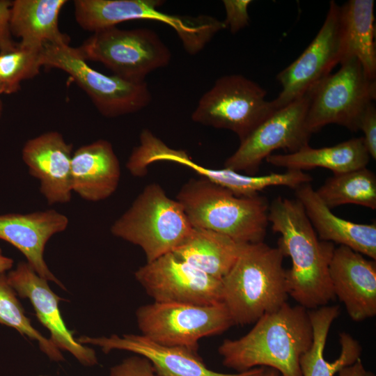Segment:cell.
I'll return each instance as SVG.
<instances>
[{"label":"cell","mask_w":376,"mask_h":376,"mask_svg":"<svg viewBox=\"0 0 376 376\" xmlns=\"http://www.w3.org/2000/svg\"><path fill=\"white\" fill-rule=\"evenodd\" d=\"M268 221L272 230L281 235L278 247L292 261L286 270L289 296L307 310L328 305L336 298L329 276L334 243L319 240L297 199H274Z\"/></svg>","instance_id":"obj_1"},{"label":"cell","mask_w":376,"mask_h":376,"mask_svg":"<svg viewBox=\"0 0 376 376\" xmlns=\"http://www.w3.org/2000/svg\"><path fill=\"white\" fill-rule=\"evenodd\" d=\"M254 324L244 336L225 339L220 344L222 364L237 373L265 367L282 376H301L299 359L313 338L308 311L286 302Z\"/></svg>","instance_id":"obj_2"},{"label":"cell","mask_w":376,"mask_h":376,"mask_svg":"<svg viewBox=\"0 0 376 376\" xmlns=\"http://www.w3.org/2000/svg\"><path fill=\"white\" fill-rule=\"evenodd\" d=\"M283 258L278 246L264 242L243 244L235 264L221 279V302L234 325L253 324L287 302Z\"/></svg>","instance_id":"obj_3"},{"label":"cell","mask_w":376,"mask_h":376,"mask_svg":"<svg viewBox=\"0 0 376 376\" xmlns=\"http://www.w3.org/2000/svg\"><path fill=\"white\" fill-rule=\"evenodd\" d=\"M176 200L194 228L224 234L241 244L264 241L269 224V203L265 196H237L229 189L201 178L185 183Z\"/></svg>","instance_id":"obj_4"},{"label":"cell","mask_w":376,"mask_h":376,"mask_svg":"<svg viewBox=\"0 0 376 376\" xmlns=\"http://www.w3.org/2000/svg\"><path fill=\"white\" fill-rule=\"evenodd\" d=\"M192 229L180 203L169 197L159 185L151 183L114 221L111 233L139 246L149 263L173 252Z\"/></svg>","instance_id":"obj_5"},{"label":"cell","mask_w":376,"mask_h":376,"mask_svg":"<svg viewBox=\"0 0 376 376\" xmlns=\"http://www.w3.org/2000/svg\"><path fill=\"white\" fill-rule=\"evenodd\" d=\"M160 0H75L74 15L85 31H97L139 19L154 20L171 26L189 54L199 52L221 30V24L208 15L196 17L169 15L159 10Z\"/></svg>","instance_id":"obj_6"},{"label":"cell","mask_w":376,"mask_h":376,"mask_svg":"<svg viewBox=\"0 0 376 376\" xmlns=\"http://www.w3.org/2000/svg\"><path fill=\"white\" fill-rule=\"evenodd\" d=\"M307 92L306 127L312 134L328 124H337L351 132L359 130L361 116L376 97V81L368 76L356 58L340 63Z\"/></svg>","instance_id":"obj_7"},{"label":"cell","mask_w":376,"mask_h":376,"mask_svg":"<svg viewBox=\"0 0 376 376\" xmlns=\"http://www.w3.org/2000/svg\"><path fill=\"white\" fill-rule=\"evenodd\" d=\"M41 63L66 72L104 117L136 113L151 102V93L146 81L134 82L100 72L87 63L77 47L70 44L44 45Z\"/></svg>","instance_id":"obj_8"},{"label":"cell","mask_w":376,"mask_h":376,"mask_svg":"<svg viewBox=\"0 0 376 376\" xmlns=\"http://www.w3.org/2000/svg\"><path fill=\"white\" fill-rule=\"evenodd\" d=\"M77 49L86 61L100 62L113 75L134 82L145 81L149 73L166 66L171 59L158 34L145 28L103 29L92 33Z\"/></svg>","instance_id":"obj_9"},{"label":"cell","mask_w":376,"mask_h":376,"mask_svg":"<svg viewBox=\"0 0 376 376\" xmlns=\"http://www.w3.org/2000/svg\"><path fill=\"white\" fill-rule=\"evenodd\" d=\"M140 334L157 343L198 351L204 337L221 334L234 325L222 302L210 305L155 302L139 306Z\"/></svg>","instance_id":"obj_10"},{"label":"cell","mask_w":376,"mask_h":376,"mask_svg":"<svg viewBox=\"0 0 376 376\" xmlns=\"http://www.w3.org/2000/svg\"><path fill=\"white\" fill-rule=\"evenodd\" d=\"M266 95L260 85L241 75H225L201 96L191 119L229 130L242 141L276 110Z\"/></svg>","instance_id":"obj_11"},{"label":"cell","mask_w":376,"mask_h":376,"mask_svg":"<svg viewBox=\"0 0 376 376\" xmlns=\"http://www.w3.org/2000/svg\"><path fill=\"white\" fill-rule=\"evenodd\" d=\"M306 93L286 106L276 109L247 137L224 162V168L255 175L262 162L272 152L283 149L294 152L308 144L306 116Z\"/></svg>","instance_id":"obj_12"},{"label":"cell","mask_w":376,"mask_h":376,"mask_svg":"<svg viewBox=\"0 0 376 376\" xmlns=\"http://www.w3.org/2000/svg\"><path fill=\"white\" fill-rule=\"evenodd\" d=\"M343 58V33L340 6L329 3L325 20L318 34L291 64L281 71L277 80L282 89L272 103L282 108L303 96L314 84L331 74Z\"/></svg>","instance_id":"obj_13"},{"label":"cell","mask_w":376,"mask_h":376,"mask_svg":"<svg viewBox=\"0 0 376 376\" xmlns=\"http://www.w3.org/2000/svg\"><path fill=\"white\" fill-rule=\"evenodd\" d=\"M136 280L155 302L210 305L221 302V280L178 258L172 252L146 263Z\"/></svg>","instance_id":"obj_14"},{"label":"cell","mask_w":376,"mask_h":376,"mask_svg":"<svg viewBox=\"0 0 376 376\" xmlns=\"http://www.w3.org/2000/svg\"><path fill=\"white\" fill-rule=\"evenodd\" d=\"M77 340L84 345L98 346L104 353L124 350L146 358L157 376H260L264 367H256L236 373H224L210 369L197 351L157 343L141 334L91 337L83 336Z\"/></svg>","instance_id":"obj_15"},{"label":"cell","mask_w":376,"mask_h":376,"mask_svg":"<svg viewBox=\"0 0 376 376\" xmlns=\"http://www.w3.org/2000/svg\"><path fill=\"white\" fill-rule=\"evenodd\" d=\"M160 161L175 162L191 169L201 178L222 186L237 196H253L270 187L274 179L269 174L248 175L230 169H212L196 163L181 150L167 146L150 130H143L140 134V144L134 148L126 167L135 177H143L150 164Z\"/></svg>","instance_id":"obj_16"},{"label":"cell","mask_w":376,"mask_h":376,"mask_svg":"<svg viewBox=\"0 0 376 376\" xmlns=\"http://www.w3.org/2000/svg\"><path fill=\"white\" fill-rule=\"evenodd\" d=\"M9 284L22 298H27L38 319L50 333V340L60 350L70 353L81 364L91 367L98 363L95 351L75 339L62 319L61 298L27 262H20L7 275Z\"/></svg>","instance_id":"obj_17"},{"label":"cell","mask_w":376,"mask_h":376,"mask_svg":"<svg viewBox=\"0 0 376 376\" xmlns=\"http://www.w3.org/2000/svg\"><path fill=\"white\" fill-rule=\"evenodd\" d=\"M22 157L29 174L40 182V191L49 205L72 198V144L56 131L47 132L26 141Z\"/></svg>","instance_id":"obj_18"},{"label":"cell","mask_w":376,"mask_h":376,"mask_svg":"<svg viewBox=\"0 0 376 376\" xmlns=\"http://www.w3.org/2000/svg\"><path fill=\"white\" fill-rule=\"evenodd\" d=\"M329 276L335 297L352 320L361 322L375 316V260L340 245L334 249Z\"/></svg>","instance_id":"obj_19"},{"label":"cell","mask_w":376,"mask_h":376,"mask_svg":"<svg viewBox=\"0 0 376 376\" xmlns=\"http://www.w3.org/2000/svg\"><path fill=\"white\" fill-rule=\"evenodd\" d=\"M68 224V218L54 210L1 214L0 239L20 251L28 264L40 277L65 290L45 263L44 250L49 240L64 231Z\"/></svg>","instance_id":"obj_20"},{"label":"cell","mask_w":376,"mask_h":376,"mask_svg":"<svg viewBox=\"0 0 376 376\" xmlns=\"http://www.w3.org/2000/svg\"><path fill=\"white\" fill-rule=\"evenodd\" d=\"M118 159L108 141L99 139L78 148L71 160L72 192L97 202L110 197L120 178Z\"/></svg>","instance_id":"obj_21"},{"label":"cell","mask_w":376,"mask_h":376,"mask_svg":"<svg viewBox=\"0 0 376 376\" xmlns=\"http://www.w3.org/2000/svg\"><path fill=\"white\" fill-rule=\"evenodd\" d=\"M295 190L297 200L320 239L347 246L376 260V224H358L335 215L320 198L310 183Z\"/></svg>","instance_id":"obj_22"},{"label":"cell","mask_w":376,"mask_h":376,"mask_svg":"<svg viewBox=\"0 0 376 376\" xmlns=\"http://www.w3.org/2000/svg\"><path fill=\"white\" fill-rule=\"evenodd\" d=\"M338 305H326L308 311L313 338L310 348L299 359L301 376H334L343 368L360 358L362 347L359 341L346 332L339 334L340 352L332 362L324 357L329 331L340 314Z\"/></svg>","instance_id":"obj_23"},{"label":"cell","mask_w":376,"mask_h":376,"mask_svg":"<svg viewBox=\"0 0 376 376\" xmlns=\"http://www.w3.org/2000/svg\"><path fill=\"white\" fill-rule=\"evenodd\" d=\"M66 0H15L11 1L10 29L19 44L43 47L45 44H70L59 29V15Z\"/></svg>","instance_id":"obj_24"},{"label":"cell","mask_w":376,"mask_h":376,"mask_svg":"<svg viewBox=\"0 0 376 376\" xmlns=\"http://www.w3.org/2000/svg\"><path fill=\"white\" fill-rule=\"evenodd\" d=\"M370 158L363 137H359L320 148H311L308 144L296 152L272 154L265 159L269 164L286 170L303 171L321 167L338 174L365 168Z\"/></svg>","instance_id":"obj_25"},{"label":"cell","mask_w":376,"mask_h":376,"mask_svg":"<svg viewBox=\"0 0 376 376\" xmlns=\"http://www.w3.org/2000/svg\"><path fill=\"white\" fill-rule=\"evenodd\" d=\"M243 244L224 234L193 227L172 253L207 275L221 280L235 264Z\"/></svg>","instance_id":"obj_26"},{"label":"cell","mask_w":376,"mask_h":376,"mask_svg":"<svg viewBox=\"0 0 376 376\" xmlns=\"http://www.w3.org/2000/svg\"><path fill=\"white\" fill-rule=\"evenodd\" d=\"M340 10L343 33L341 62L356 58L368 76L375 79L374 1L350 0L340 6Z\"/></svg>","instance_id":"obj_27"},{"label":"cell","mask_w":376,"mask_h":376,"mask_svg":"<svg viewBox=\"0 0 376 376\" xmlns=\"http://www.w3.org/2000/svg\"><path fill=\"white\" fill-rule=\"evenodd\" d=\"M315 191L331 210L346 204L376 209V176L366 167L333 174Z\"/></svg>","instance_id":"obj_28"},{"label":"cell","mask_w":376,"mask_h":376,"mask_svg":"<svg viewBox=\"0 0 376 376\" xmlns=\"http://www.w3.org/2000/svg\"><path fill=\"white\" fill-rule=\"evenodd\" d=\"M17 293L9 284L5 274L0 275V324L16 329L22 335L36 341L40 350L55 362L64 361L61 351L50 338L38 331L26 317Z\"/></svg>","instance_id":"obj_29"},{"label":"cell","mask_w":376,"mask_h":376,"mask_svg":"<svg viewBox=\"0 0 376 376\" xmlns=\"http://www.w3.org/2000/svg\"><path fill=\"white\" fill-rule=\"evenodd\" d=\"M42 47L19 43L11 49L0 52V77L5 94L17 92L22 81L39 74L42 66Z\"/></svg>","instance_id":"obj_30"},{"label":"cell","mask_w":376,"mask_h":376,"mask_svg":"<svg viewBox=\"0 0 376 376\" xmlns=\"http://www.w3.org/2000/svg\"><path fill=\"white\" fill-rule=\"evenodd\" d=\"M251 2L250 0L223 1L226 11V19L223 22L232 33H236L249 25L248 7Z\"/></svg>","instance_id":"obj_31"},{"label":"cell","mask_w":376,"mask_h":376,"mask_svg":"<svg viewBox=\"0 0 376 376\" xmlns=\"http://www.w3.org/2000/svg\"><path fill=\"white\" fill-rule=\"evenodd\" d=\"M109 376H157L151 363L145 357L134 354L112 366Z\"/></svg>","instance_id":"obj_32"},{"label":"cell","mask_w":376,"mask_h":376,"mask_svg":"<svg viewBox=\"0 0 376 376\" xmlns=\"http://www.w3.org/2000/svg\"><path fill=\"white\" fill-rule=\"evenodd\" d=\"M363 132L365 147L373 159H376V109L374 102L363 113L359 123V130Z\"/></svg>","instance_id":"obj_33"},{"label":"cell","mask_w":376,"mask_h":376,"mask_svg":"<svg viewBox=\"0 0 376 376\" xmlns=\"http://www.w3.org/2000/svg\"><path fill=\"white\" fill-rule=\"evenodd\" d=\"M10 6L11 1L0 0V52L16 46L10 29Z\"/></svg>","instance_id":"obj_34"},{"label":"cell","mask_w":376,"mask_h":376,"mask_svg":"<svg viewBox=\"0 0 376 376\" xmlns=\"http://www.w3.org/2000/svg\"><path fill=\"white\" fill-rule=\"evenodd\" d=\"M366 370L361 358H359L353 364L345 366L337 373L338 376H365Z\"/></svg>","instance_id":"obj_35"},{"label":"cell","mask_w":376,"mask_h":376,"mask_svg":"<svg viewBox=\"0 0 376 376\" xmlns=\"http://www.w3.org/2000/svg\"><path fill=\"white\" fill-rule=\"evenodd\" d=\"M13 260L12 258L4 256L0 249V275L9 270L13 267Z\"/></svg>","instance_id":"obj_36"},{"label":"cell","mask_w":376,"mask_h":376,"mask_svg":"<svg viewBox=\"0 0 376 376\" xmlns=\"http://www.w3.org/2000/svg\"><path fill=\"white\" fill-rule=\"evenodd\" d=\"M260 376H282L276 370L271 368H265V370Z\"/></svg>","instance_id":"obj_37"},{"label":"cell","mask_w":376,"mask_h":376,"mask_svg":"<svg viewBox=\"0 0 376 376\" xmlns=\"http://www.w3.org/2000/svg\"><path fill=\"white\" fill-rule=\"evenodd\" d=\"M5 94L4 86L0 77V95Z\"/></svg>","instance_id":"obj_38"},{"label":"cell","mask_w":376,"mask_h":376,"mask_svg":"<svg viewBox=\"0 0 376 376\" xmlns=\"http://www.w3.org/2000/svg\"><path fill=\"white\" fill-rule=\"evenodd\" d=\"M2 111H3V103L0 99V118L1 116V114H2Z\"/></svg>","instance_id":"obj_39"},{"label":"cell","mask_w":376,"mask_h":376,"mask_svg":"<svg viewBox=\"0 0 376 376\" xmlns=\"http://www.w3.org/2000/svg\"><path fill=\"white\" fill-rule=\"evenodd\" d=\"M365 376H375L372 372L366 371Z\"/></svg>","instance_id":"obj_40"},{"label":"cell","mask_w":376,"mask_h":376,"mask_svg":"<svg viewBox=\"0 0 376 376\" xmlns=\"http://www.w3.org/2000/svg\"><path fill=\"white\" fill-rule=\"evenodd\" d=\"M39 376H47V375H39Z\"/></svg>","instance_id":"obj_41"}]
</instances>
